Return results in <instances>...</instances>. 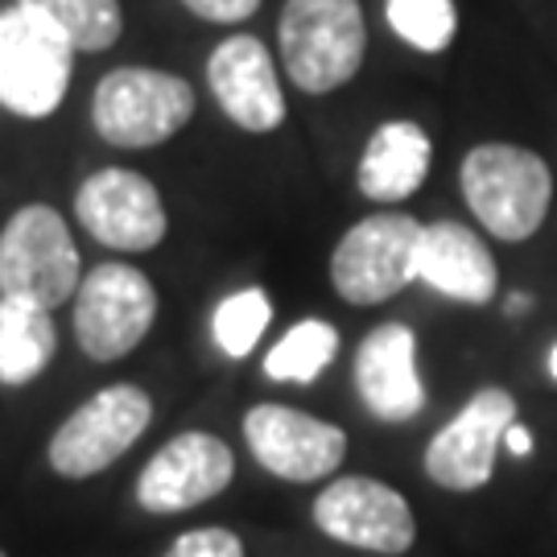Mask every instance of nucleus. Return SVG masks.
<instances>
[{
	"label": "nucleus",
	"instance_id": "4be33fe9",
	"mask_svg": "<svg viewBox=\"0 0 557 557\" xmlns=\"http://www.w3.org/2000/svg\"><path fill=\"white\" fill-rule=\"evenodd\" d=\"M388 29L418 54H442L458 34L455 0H384Z\"/></svg>",
	"mask_w": 557,
	"mask_h": 557
},
{
	"label": "nucleus",
	"instance_id": "1a4fd4ad",
	"mask_svg": "<svg viewBox=\"0 0 557 557\" xmlns=\"http://www.w3.org/2000/svg\"><path fill=\"white\" fill-rule=\"evenodd\" d=\"M75 220L96 244L116 252H153L170 232L158 186L124 165H108L83 178L75 190Z\"/></svg>",
	"mask_w": 557,
	"mask_h": 557
},
{
	"label": "nucleus",
	"instance_id": "6ab92c4d",
	"mask_svg": "<svg viewBox=\"0 0 557 557\" xmlns=\"http://www.w3.org/2000/svg\"><path fill=\"white\" fill-rule=\"evenodd\" d=\"M338 356V331L322 319H301L269 347L264 376L277 384H314Z\"/></svg>",
	"mask_w": 557,
	"mask_h": 557
},
{
	"label": "nucleus",
	"instance_id": "423d86ee",
	"mask_svg": "<svg viewBox=\"0 0 557 557\" xmlns=\"http://www.w3.org/2000/svg\"><path fill=\"white\" fill-rule=\"evenodd\" d=\"M421 227L425 223L405 211H376L347 227L331 252V285L338 298L347 306H380L413 285Z\"/></svg>",
	"mask_w": 557,
	"mask_h": 557
},
{
	"label": "nucleus",
	"instance_id": "9d476101",
	"mask_svg": "<svg viewBox=\"0 0 557 557\" xmlns=\"http://www.w3.org/2000/svg\"><path fill=\"white\" fill-rule=\"evenodd\" d=\"M517 421V397L499 384L479 388L425 446V475L446 492H479L496 471V450Z\"/></svg>",
	"mask_w": 557,
	"mask_h": 557
},
{
	"label": "nucleus",
	"instance_id": "4468645a",
	"mask_svg": "<svg viewBox=\"0 0 557 557\" xmlns=\"http://www.w3.org/2000/svg\"><path fill=\"white\" fill-rule=\"evenodd\" d=\"M207 87L220 112L244 133H277L285 124V91L269 46L252 34L223 38L207 59Z\"/></svg>",
	"mask_w": 557,
	"mask_h": 557
},
{
	"label": "nucleus",
	"instance_id": "a211bd4d",
	"mask_svg": "<svg viewBox=\"0 0 557 557\" xmlns=\"http://www.w3.org/2000/svg\"><path fill=\"white\" fill-rule=\"evenodd\" d=\"M59 356V326L46 306L0 298V384L25 388Z\"/></svg>",
	"mask_w": 557,
	"mask_h": 557
},
{
	"label": "nucleus",
	"instance_id": "dca6fc26",
	"mask_svg": "<svg viewBox=\"0 0 557 557\" xmlns=\"http://www.w3.org/2000/svg\"><path fill=\"white\" fill-rule=\"evenodd\" d=\"M418 281L462 306H487L499 289V269L492 248L467 223L438 220L421 227Z\"/></svg>",
	"mask_w": 557,
	"mask_h": 557
},
{
	"label": "nucleus",
	"instance_id": "0eeeda50",
	"mask_svg": "<svg viewBox=\"0 0 557 557\" xmlns=\"http://www.w3.org/2000/svg\"><path fill=\"white\" fill-rule=\"evenodd\" d=\"M158 322V289L133 264H96L83 273L75 294V338L83 356L96 363H116L133 356Z\"/></svg>",
	"mask_w": 557,
	"mask_h": 557
},
{
	"label": "nucleus",
	"instance_id": "20e7f679",
	"mask_svg": "<svg viewBox=\"0 0 557 557\" xmlns=\"http://www.w3.org/2000/svg\"><path fill=\"white\" fill-rule=\"evenodd\" d=\"M195 116V87L158 66H116L96 83L91 128L116 149H153Z\"/></svg>",
	"mask_w": 557,
	"mask_h": 557
},
{
	"label": "nucleus",
	"instance_id": "f3484780",
	"mask_svg": "<svg viewBox=\"0 0 557 557\" xmlns=\"http://www.w3.org/2000/svg\"><path fill=\"white\" fill-rule=\"evenodd\" d=\"M434 165V140L413 120H384L363 145L356 186L372 202H405L421 190Z\"/></svg>",
	"mask_w": 557,
	"mask_h": 557
},
{
	"label": "nucleus",
	"instance_id": "2eb2a0df",
	"mask_svg": "<svg viewBox=\"0 0 557 557\" xmlns=\"http://www.w3.org/2000/svg\"><path fill=\"white\" fill-rule=\"evenodd\" d=\"M356 393L384 425L413 421L425 409V380L418 372V335L405 322L372 326L356 351Z\"/></svg>",
	"mask_w": 557,
	"mask_h": 557
},
{
	"label": "nucleus",
	"instance_id": "ddd939ff",
	"mask_svg": "<svg viewBox=\"0 0 557 557\" xmlns=\"http://www.w3.org/2000/svg\"><path fill=\"white\" fill-rule=\"evenodd\" d=\"M244 442L260 467L285 483L326 479L347 458V434L338 425L273 400L244 413Z\"/></svg>",
	"mask_w": 557,
	"mask_h": 557
},
{
	"label": "nucleus",
	"instance_id": "aec40b11",
	"mask_svg": "<svg viewBox=\"0 0 557 557\" xmlns=\"http://www.w3.org/2000/svg\"><path fill=\"white\" fill-rule=\"evenodd\" d=\"M17 4L38 9L41 17H50L71 38L75 50H87V54L112 50L124 34L120 0H17Z\"/></svg>",
	"mask_w": 557,
	"mask_h": 557
},
{
	"label": "nucleus",
	"instance_id": "5701e85b",
	"mask_svg": "<svg viewBox=\"0 0 557 557\" xmlns=\"http://www.w3.org/2000/svg\"><path fill=\"white\" fill-rule=\"evenodd\" d=\"M165 557H244V541L232 533V529H190L182 533Z\"/></svg>",
	"mask_w": 557,
	"mask_h": 557
},
{
	"label": "nucleus",
	"instance_id": "f8f14e48",
	"mask_svg": "<svg viewBox=\"0 0 557 557\" xmlns=\"http://www.w3.org/2000/svg\"><path fill=\"white\" fill-rule=\"evenodd\" d=\"M236 479L232 446L207 430H186L170 438L137 475V504L153 517H174L223 496Z\"/></svg>",
	"mask_w": 557,
	"mask_h": 557
},
{
	"label": "nucleus",
	"instance_id": "9b49d317",
	"mask_svg": "<svg viewBox=\"0 0 557 557\" xmlns=\"http://www.w3.org/2000/svg\"><path fill=\"white\" fill-rule=\"evenodd\" d=\"M314 524L331 541L384 557L413 549V537H418V520H413L409 499L400 496L397 487L368 475H343L326 483L322 496L314 499Z\"/></svg>",
	"mask_w": 557,
	"mask_h": 557
},
{
	"label": "nucleus",
	"instance_id": "39448f33",
	"mask_svg": "<svg viewBox=\"0 0 557 557\" xmlns=\"http://www.w3.org/2000/svg\"><path fill=\"white\" fill-rule=\"evenodd\" d=\"M83 260L50 202H25L0 227V298L54 310L79 294Z\"/></svg>",
	"mask_w": 557,
	"mask_h": 557
},
{
	"label": "nucleus",
	"instance_id": "f03ea898",
	"mask_svg": "<svg viewBox=\"0 0 557 557\" xmlns=\"http://www.w3.org/2000/svg\"><path fill=\"white\" fill-rule=\"evenodd\" d=\"M285 75L306 96H331L359 75L368 25L359 0H285L277 21Z\"/></svg>",
	"mask_w": 557,
	"mask_h": 557
},
{
	"label": "nucleus",
	"instance_id": "b1692460",
	"mask_svg": "<svg viewBox=\"0 0 557 557\" xmlns=\"http://www.w3.org/2000/svg\"><path fill=\"white\" fill-rule=\"evenodd\" d=\"M182 4L211 25H239L260 9V0H182Z\"/></svg>",
	"mask_w": 557,
	"mask_h": 557
},
{
	"label": "nucleus",
	"instance_id": "cd10ccee",
	"mask_svg": "<svg viewBox=\"0 0 557 557\" xmlns=\"http://www.w3.org/2000/svg\"><path fill=\"white\" fill-rule=\"evenodd\" d=\"M0 557H9V554H4V549H0Z\"/></svg>",
	"mask_w": 557,
	"mask_h": 557
},
{
	"label": "nucleus",
	"instance_id": "6e6552de",
	"mask_svg": "<svg viewBox=\"0 0 557 557\" xmlns=\"http://www.w3.org/2000/svg\"><path fill=\"white\" fill-rule=\"evenodd\" d=\"M149 421H153V397L140 384H108L54 430L46 458L54 475L91 479L128 455L149 430Z\"/></svg>",
	"mask_w": 557,
	"mask_h": 557
},
{
	"label": "nucleus",
	"instance_id": "412c9836",
	"mask_svg": "<svg viewBox=\"0 0 557 557\" xmlns=\"http://www.w3.org/2000/svg\"><path fill=\"white\" fill-rule=\"evenodd\" d=\"M273 322V301L260 285H248V289H236L215 306L211 314V338L227 359H248L257 351L260 335L269 331Z\"/></svg>",
	"mask_w": 557,
	"mask_h": 557
},
{
	"label": "nucleus",
	"instance_id": "7ed1b4c3",
	"mask_svg": "<svg viewBox=\"0 0 557 557\" xmlns=\"http://www.w3.org/2000/svg\"><path fill=\"white\" fill-rule=\"evenodd\" d=\"M75 46L38 9H0V108L21 120L54 116L71 91Z\"/></svg>",
	"mask_w": 557,
	"mask_h": 557
},
{
	"label": "nucleus",
	"instance_id": "bb28decb",
	"mask_svg": "<svg viewBox=\"0 0 557 557\" xmlns=\"http://www.w3.org/2000/svg\"><path fill=\"white\" fill-rule=\"evenodd\" d=\"M549 376L557 380V343H554V351H549Z\"/></svg>",
	"mask_w": 557,
	"mask_h": 557
},
{
	"label": "nucleus",
	"instance_id": "393cba45",
	"mask_svg": "<svg viewBox=\"0 0 557 557\" xmlns=\"http://www.w3.org/2000/svg\"><path fill=\"white\" fill-rule=\"evenodd\" d=\"M504 450H508V455H517V458L533 455V434H529L520 421H512V425H508V434H504Z\"/></svg>",
	"mask_w": 557,
	"mask_h": 557
},
{
	"label": "nucleus",
	"instance_id": "a878e982",
	"mask_svg": "<svg viewBox=\"0 0 557 557\" xmlns=\"http://www.w3.org/2000/svg\"><path fill=\"white\" fill-rule=\"evenodd\" d=\"M533 306V298L529 294H508V314H524Z\"/></svg>",
	"mask_w": 557,
	"mask_h": 557
},
{
	"label": "nucleus",
	"instance_id": "f257e3e1",
	"mask_svg": "<svg viewBox=\"0 0 557 557\" xmlns=\"http://www.w3.org/2000/svg\"><path fill=\"white\" fill-rule=\"evenodd\" d=\"M462 199L471 207V215L483 223V232H492L504 244H520L541 232V223L549 215L554 202V174L541 153L508 140H487L475 145L462 170Z\"/></svg>",
	"mask_w": 557,
	"mask_h": 557
}]
</instances>
